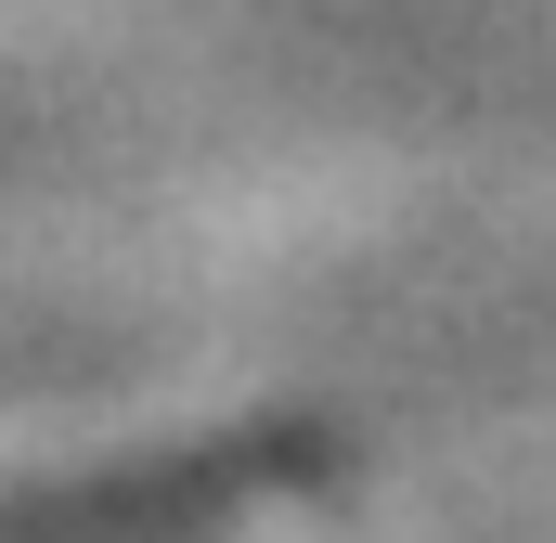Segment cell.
I'll use <instances>...</instances> for the list:
<instances>
[{
  "label": "cell",
  "mask_w": 556,
  "mask_h": 543,
  "mask_svg": "<svg viewBox=\"0 0 556 543\" xmlns=\"http://www.w3.org/2000/svg\"><path fill=\"white\" fill-rule=\"evenodd\" d=\"M298 466H311L298 440H247V453H168L117 479H39V492H0V543H194L233 505L285 492Z\"/></svg>",
  "instance_id": "obj_1"
}]
</instances>
